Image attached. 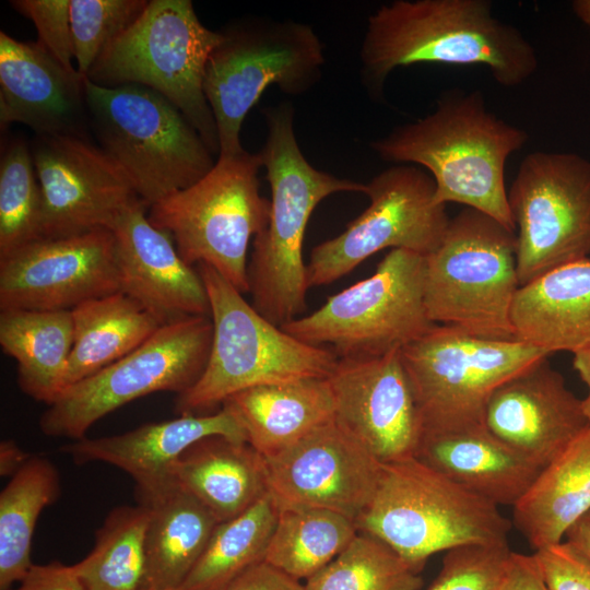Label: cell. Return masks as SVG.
I'll return each mask as SVG.
<instances>
[{
  "label": "cell",
  "instance_id": "obj_1",
  "mask_svg": "<svg viewBox=\"0 0 590 590\" xmlns=\"http://www.w3.org/2000/svg\"><path fill=\"white\" fill-rule=\"evenodd\" d=\"M421 62L486 67L506 87L526 82L538 56L514 25L493 15L488 0H396L367 23L361 47V75L379 99L389 74Z\"/></svg>",
  "mask_w": 590,
  "mask_h": 590
},
{
  "label": "cell",
  "instance_id": "obj_2",
  "mask_svg": "<svg viewBox=\"0 0 590 590\" xmlns=\"http://www.w3.org/2000/svg\"><path fill=\"white\" fill-rule=\"evenodd\" d=\"M528 133L491 113L480 91L444 94L427 116L370 143L386 162L421 165L435 182V201L481 211L516 232L505 186L508 157Z\"/></svg>",
  "mask_w": 590,
  "mask_h": 590
},
{
  "label": "cell",
  "instance_id": "obj_3",
  "mask_svg": "<svg viewBox=\"0 0 590 590\" xmlns=\"http://www.w3.org/2000/svg\"><path fill=\"white\" fill-rule=\"evenodd\" d=\"M263 115L267 138L259 155L271 187L270 214L267 226L252 240L247 283L252 307L281 327L307 308L303 245L315 208L334 193H364L366 185L309 164L298 146L290 103L267 107Z\"/></svg>",
  "mask_w": 590,
  "mask_h": 590
},
{
  "label": "cell",
  "instance_id": "obj_4",
  "mask_svg": "<svg viewBox=\"0 0 590 590\" xmlns=\"http://www.w3.org/2000/svg\"><path fill=\"white\" fill-rule=\"evenodd\" d=\"M355 524L421 573L439 552L508 544L512 522L496 504L410 457L382 463L373 498Z\"/></svg>",
  "mask_w": 590,
  "mask_h": 590
},
{
  "label": "cell",
  "instance_id": "obj_5",
  "mask_svg": "<svg viewBox=\"0 0 590 590\" xmlns=\"http://www.w3.org/2000/svg\"><path fill=\"white\" fill-rule=\"evenodd\" d=\"M197 269L209 297L212 345L198 381L176 396V413L211 414L248 388L330 375L338 362L332 350L305 343L266 319L213 268Z\"/></svg>",
  "mask_w": 590,
  "mask_h": 590
},
{
  "label": "cell",
  "instance_id": "obj_6",
  "mask_svg": "<svg viewBox=\"0 0 590 590\" xmlns=\"http://www.w3.org/2000/svg\"><path fill=\"white\" fill-rule=\"evenodd\" d=\"M223 40V32L200 22L190 0H152L85 78L105 87L139 84L154 90L185 115L212 153L220 152L203 82L209 58Z\"/></svg>",
  "mask_w": 590,
  "mask_h": 590
},
{
  "label": "cell",
  "instance_id": "obj_7",
  "mask_svg": "<svg viewBox=\"0 0 590 590\" xmlns=\"http://www.w3.org/2000/svg\"><path fill=\"white\" fill-rule=\"evenodd\" d=\"M84 93L99 146L121 166L149 208L213 168L212 152L201 135L154 90L139 84L105 87L85 78Z\"/></svg>",
  "mask_w": 590,
  "mask_h": 590
},
{
  "label": "cell",
  "instance_id": "obj_8",
  "mask_svg": "<svg viewBox=\"0 0 590 590\" xmlns=\"http://www.w3.org/2000/svg\"><path fill=\"white\" fill-rule=\"evenodd\" d=\"M520 284L516 232L464 208L425 256L424 304L429 320L469 333L515 338L511 307Z\"/></svg>",
  "mask_w": 590,
  "mask_h": 590
},
{
  "label": "cell",
  "instance_id": "obj_9",
  "mask_svg": "<svg viewBox=\"0 0 590 590\" xmlns=\"http://www.w3.org/2000/svg\"><path fill=\"white\" fill-rule=\"evenodd\" d=\"M261 167L259 153L219 155L203 178L152 204L148 214L188 264L213 268L243 294L248 293L250 240L270 214V201L260 194Z\"/></svg>",
  "mask_w": 590,
  "mask_h": 590
},
{
  "label": "cell",
  "instance_id": "obj_10",
  "mask_svg": "<svg viewBox=\"0 0 590 590\" xmlns=\"http://www.w3.org/2000/svg\"><path fill=\"white\" fill-rule=\"evenodd\" d=\"M209 58L203 88L215 119L220 152L243 151L247 113L270 85L300 95L321 76L323 46L308 24L283 20L246 22L228 32Z\"/></svg>",
  "mask_w": 590,
  "mask_h": 590
},
{
  "label": "cell",
  "instance_id": "obj_11",
  "mask_svg": "<svg viewBox=\"0 0 590 590\" xmlns=\"http://www.w3.org/2000/svg\"><path fill=\"white\" fill-rule=\"evenodd\" d=\"M424 278L425 256L391 249L371 275L281 328L305 343L332 350L338 358L400 351L436 324L427 317Z\"/></svg>",
  "mask_w": 590,
  "mask_h": 590
},
{
  "label": "cell",
  "instance_id": "obj_12",
  "mask_svg": "<svg viewBox=\"0 0 590 590\" xmlns=\"http://www.w3.org/2000/svg\"><path fill=\"white\" fill-rule=\"evenodd\" d=\"M211 317H190L162 326L139 347L63 389L39 418L49 437L79 440L98 420L141 397L191 388L211 351Z\"/></svg>",
  "mask_w": 590,
  "mask_h": 590
},
{
  "label": "cell",
  "instance_id": "obj_13",
  "mask_svg": "<svg viewBox=\"0 0 590 590\" xmlns=\"http://www.w3.org/2000/svg\"><path fill=\"white\" fill-rule=\"evenodd\" d=\"M424 429L483 423L494 389L543 356L516 338L475 335L435 324L400 351Z\"/></svg>",
  "mask_w": 590,
  "mask_h": 590
},
{
  "label": "cell",
  "instance_id": "obj_14",
  "mask_svg": "<svg viewBox=\"0 0 590 590\" xmlns=\"http://www.w3.org/2000/svg\"><path fill=\"white\" fill-rule=\"evenodd\" d=\"M520 286L590 256V161L576 153L528 154L507 191Z\"/></svg>",
  "mask_w": 590,
  "mask_h": 590
},
{
  "label": "cell",
  "instance_id": "obj_15",
  "mask_svg": "<svg viewBox=\"0 0 590 590\" xmlns=\"http://www.w3.org/2000/svg\"><path fill=\"white\" fill-rule=\"evenodd\" d=\"M369 204L338 236L315 246L307 263L310 287L331 284L386 248L426 256L441 241L449 217L435 201L425 170L394 165L366 184Z\"/></svg>",
  "mask_w": 590,
  "mask_h": 590
},
{
  "label": "cell",
  "instance_id": "obj_16",
  "mask_svg": "<svg viewBox=\"0 0 590 590\" xmlns=\"http://www.w3.org/2000/svg\"><path fill=\"white\" fill-rule=\"evenodd\" d=\"M31 152L42 191V237L110 229L140 199L121 166L83 135H36Z\"/></svg>",
  "mask_w": 590,
  "mask_h": 590
},
{
  "label": "cell",
  "instance_id": "obj_17",
  "mask_svg": "<svg viewBox=\"0 0 590 590\" xmlns=\"http://www.w3.org/2000/svg\"><path fill=\"white\" fill-rule=\"evenodd\" d=\"M116 292V239L107 228L40 237L0 259V310H71Z\"/></svg>",
  "mask_w": 590,
  "mask_h": 590
},
{
  "label": "cell",
  "instance_id": "obj_18",
  "mask_svg": "<svg viewBox=\"0 0 590 590\" xmlns=\"http://www.w3.org/2000/svg\"><path fill=\"white\" fill-rule=\"evenodd\" d=\"M264 460L268 493L279 509H327L354 522L371 500L382 465L334 420Z\"/></svg>",
  "mask_w": 590,
  "mask_h": 590
},
{
  "label": "cell",
  "instance_id": "obj_19",
  "mask_svg": "<svg viewBox=\"0 0 590 590\" xmlns=\"http://www.w3.org/2000/svg\"><path fill=\"white\" fill-rule=\"evenodd\" d=\"M400 351L338 358L327 377L334 422L381 463L413 457L424 432Z\"/></svg>",
  "mask_w": 590,
  "mask_h": 590
},
{
  "label": "cell",
  "instance_id": "obj_20",
  "mask_svg": "<svg viewBox=\"0 0 590 590\" xmlns=\"http://www.w3.org/2000/svg\"><path fill=\"white\" fill-rule=\"evenodd\" d=\"M543 356L506 379L488 397L483 424L541 469L590 426L582 400Z\"/></svg>",
  "mask_w": 590,
  "mask_h": 590
},
{
  "label": "cell",
  "instance_id": "obj_21",
  "mask_svg": "<svg viewBox=\"0 0 590 590\" xmlns=\"http://www.w3.org/2000/svg\"><path fill=\"white\" fill-rule=\"evenodd\" d=\"M146 206L137 200L110 228L116 239L120 292L161 326L210 317L209 297L198 269L180 257L168 233L151 224Z\"/></svg>",
  "mask_w": 590,
  "mask_h": 590
},
{
  "label": "cell",
  "instance_id": "obj_22",
  "mask_svg": "<svg viewBox=\"0 0 590 590\" xmlns=\"http://www.w3.org/2000/svg\"><path fill=\"white\" fill-rule=\"evenodd\" d=\"M85 78L68 71L38 40L0 33V123L21 122L36 135H83Z\"/></svg>",
  "mask_w": 590,
  "mask_h": 590
},
{
  "label": "cell",
  "instance_id": "obj_23",
  "mask_svg": "<svg viewBox=\"0 0 590 590\" xmlns=\"http://www.w3.org/2000/svg\"><path fill=\"white\" fill-rule=\"evenodd\" d=\"M413 457L497 506L514 507L542 470L483 423L424 429Z\"/></svg>",
  "mask_w": 590,
  "mask_h": 590
},
{
  "label": "cell",
  "instance_id": "obj_24",
  "mask_svg": "<svg viewBox=\"0 0 590 590\" xmlns=\"http://www.w3.org/2000/svg\"><path fill=\"white\" fill-rule=\"evenodd\" d=\"M134 495L149 511L144 590H178L220 521L167 473L135 483Z\"/></svg>",
  "mask_w": 590,
  "mask_h": 590
},
{
  "label": "cell",
  "instance_id": "obj_25",
  "mask_svg": "<svg viewBox=\"0 0 590 590\" xmlns=\"http://www.w3.org/2000/svg\"><path fill=\"white\" fill-rule=\"evenodd\" d=\"M214 435L247 441L235 414L222 405L211 414H182L173 420L146 423L122 434L84 437L60 450L76 464L104 462L115 465L139 483L165 474L187 448Z\"/></svg>",
  "mask_w": 590,
  "mask_h": 590
},
{
  "label": "cell",
  "instance_id": "obj_26",
  "mask_svg": "<svg viewBox=\"0 0 590 590\" xmlns=\"http://www.w3.org/2000/svg\"><path fill=\"white\" fill-rule=\"evenodd\" d=\"M516 339L547 355L590 345V259L574 261L520 286L511 307Z\"/></svg>",
  "mask_w": 590,
  "mask_h": 590
},
{
  "label": "cell",
  "instance_id": "obj_27",
  "mask_svg": "<svg viewBox=\"0 0 590 590\" xmlns=\"http://www.w3.org/2000/svg\"><path fill=\"white\" fill-rule=\"evenodd\" d=\"M166 473L220 522L240 515L268 493L264 457L247 441L221 435L192 444Z\"/></svg>",
  "mask_w": 590,
  "mask_h": 590
},
{
  "label": "cell",
  "instance_id": "obj_28",
  "mask_svg": "<svg viewBox=\"0 0 590 590\" xmlns=\"http://www.w3.org/2000/svg\"><path fill=\"white\" fill-rule=\"evenodd\" d=\"M247 442L261 456H273L333 420L334 403L327 378H306L256 386L227 398Z\"/></svg>",
  "mask_w": 590,
  "mask_h": 590
},
{
  "label": "cell",
  "instance_id": "obj_29",
  "mask_svg": "<svg viewBox=\"0 0 590 590\" xmlns=\"http://www.w3.org/2000/svg\"><path fill=\"white\" fill-rule=\"evenodd\" d=\"M512 508V524L534 550L563 541L590 512V426L540 471Z\"/></svg>",
  "mask_w": 590,
  "mask_h": 590
},
{
  "label": "cell",
  "instance_id": "obj_30",
  "mask_svg": "<svg viewBox=\"0 0 590 590\" xmlns=\"http://www.w3.org/2000/svg\"><path fill=\"white\" fill-rule=\"evenodd\" d=\"M0 345L17 364L22 392L48 405L63 389L73 345L71 310L2 309Z\"/></svg>",
  "mask_w": 590,
  "mask_h": 590
},
{
  "label": "cell",
  "instance_id": "obj_31",
  "mask_svg": "<svg viewBox=\"0 0 590 590\" xmlns=\"http://www.w3.org/2000/svg\"><path fill=\"white\" fill-rule=\"evenodd\" d=\"M71 315L73 345L63 389L122 358L162 327L122 292L86 300L72 308Z\"/></svg>",
  "mask_w": 590,
  "mask_h": 590
},
{
  "label": "cell",
  "instance_id": "obj_32",
  "mask_svg": "<svg viewBox=\"0 0 590 590\" xmlns=\"http://www.w3.org/2000/svg\"><path fill=\"white\" fill-rule=\"evenodd\" d=\"M52 462L32 456L0 494V590H10L31 567L32 540L43 509L60 496Z\"/></svg>",
  "mask_w": 590,
  "mask_h": 590
},
{
  "label": "cell",
  "instance_id": "obj_33",
  "mask_svg": "<svg viewBox=\"0 0 590 590\" xmlns=\"http://www.w3.org/2000/svg\"><path fill=\"white\" fill-rule=\"evenodd\" d=\"M278 515L267 493L240 515L220 522L178 590H226L246 570L264 562Z\"/></svg>",
  "mask_w": 590,
  "mask_h": 590
},
{
  "label": "cell",
  "instance_id": "obj_34",
  "mask_svg": "<svg viewBox=\"0 0 590 590\" xmlns=\"http://www.w3.org/2000/svg\"><path fill=\"white\" fill-rule=\"evenodd\" d=\"M355 522L320 508L279 509L264 562L297 580L309 579L353 540Z\"/></svg>",
  "mask_w": 590,
  "mask_h": 590
},
{
  "label": "cell",
  "instance_id": "obj_35",
  "mask_svg": "<svg viewBox=\"0 0 590 590\" xmlns=\"http://www.w3.org/2000/svg\"><path fill=\"white\" fill-rule=\"evenodd\" d=\"M148 521L139 504L110 510L90 554L72 565L85 590H144Z\"/></svg>",
  "mask_w": 590,
  "mask_h": 590
},
{
  "label": "cell",
  "instance_id": "obj_36",
  "mask_svg": "<svg viewBox=\"0 0 590 590\" xmlns=\"http://www.w3.org/2000/svg\"><path fill=\"white\" fill-rule=\"evenodd\" d=\"M380 540L357 532L324 568L306 580V590H420L423 578Z\"/></svg>",
  "mask_w": 590,
  "mask_h": 590
},
{
  "label": "cell",
  "instance_id": "obj_37",
  "mask_svg": "<svg viewBox=\"0 0 590 590\" xmlns=\"http://www.w3.org/2000/svg\"><path fill=\"white\" fill-rule=\"evenodd\" d=\"M42 191L31 146L14 139L0 161V259L42 237Z\"/></svg>",
  "mask_w": 590,
  "mask_h": 590
},
{
  "label": "cell",
  "instance_id": "obj_38",
  "mask_svg": "<svg viewBox=\"0 0 590 590\" xmlns=\"http://www.w3.org/2000/svg\"><path fill=\"white\" fill-rule=\"evenodd\" d=\"M143 0H70L75 69L86 76L96 60L144 11Z\"/></svg>",
  "mask_w": 590,
  "mask_h": 590
},
{
  "label": "cell",
  "instance_id": "obj_39",
  "mask_svg": "<svg viewBox=\"0 0 590 590\" xmlns=\"http://www.w3.org/2000/svg\"><path fill=\"white\" fill-rule=\"evenodd\" d=\"M510 553L508 544L452 548L427 590H499Z\"/></svg>",
  "mask_w": 590,
  "mask_h": 590
},
{
  "label": "cell",
  "instance_id": "obj_40",
  "mask_svg": "<svg viewBox=\"0 0 590 590\" xmlns=\"http://www.w3.org/2000/svg\"><path fill=\"white\" fill-rule=\"evenodd\" d=\"M12 7L33 21L38 42L70 72L73 67V42L70 0H15Z\"/></svg>",
  "mask_w": 590,
  "mask_h": 590
},
{
  "label": "cell",
  "instance_id": "obj_41",
  "mask_svg": "<svg viewBox=\"0 0 590 590\" xmlns=\"http://www.w3.org/2000/svg\"><path fill=\"white\" fill-rule=\"evenodd\" d=\"M532 557L548 590H590V558L569 541L534 550Z\"/></svg>",
  "mask_w": 590,
  "mask_h": 590
},
{
  "label": "cell",
  "instance_id": "obj_42",
  "mask_svg": "<svg viewBox=\"0 0 590 590\" xmlns=\"http://www.w3.org/2000/svg\"><path fill=\"white\" fill-rule=\"evenodd\" d=\"M10 590H85L73 566L60 562L33 565L19 586Z\"/></svg>",
  "mask_w": 590,
  "mask_h": 590
},
{
  "label": "cell",
  "instance_id": "obj_43",
  "mask_svg": "<svg viewBox=\"0 0 590 590\" xmlns=\"http://www.w3.org/2000/svg\"><path fill=\"white\" fill-rule=\"evenodd\" d=\"M226 590H306L305 585L278 569L261 562L239 576Z\"/></svg>",
  "mask_w": 590,
  "mask_h": 590
},
{
  "label": "cell",
  "instance_id": "obj_44",
  "mask_svg": "<svg viewBox=\"0 0 590 590\" xmlns=\"http://www.w3.org/2000/svg\"><path fill=\"white\" fill-rule=\"evenodd\" d=\"M499 590H548L532 555H509Z\"/></svg>",
  "mask_w": 590,
  "mask_h": 590
},
{
  "label": "cell",
  "instance_id": "obj_45",
  "mask_svg": "<svg viewBox=\"0 0 590 590\" xmlns=\"http://www.w3.org/2000/svg\"><path fill=\"white\" fill-rule=\"evenodd\" d=\"M32 457L25 452L13 439H5L0 444V474L14 475Z\"/></svg>",
  "mask_w": 590,
  "mask_h": 590
},
{
  "label": "cell",
  "instance_id": "obj_46",
  "mask_svg": "<svg viewBox=\"0 0 590 590\" xmlns=\"http://www.w3.org/2000/svg\"><path fill=\"white\" fill-rule=\"evenodd\" d=\"M573 354L574 368L577 370L580 378L588 387V394L582 400V408L590 424V345Z\"/></svg>",
  "mask_w": 590,
  "mask_h": 590
},
{
  "label": "cell",
  "instance_id": "obj_47",
  "mask_svg": "<svg viewBox=\"0 0 590 590\" xmlns=\"http://www.w3.org/2000/svg\"><path fill=\"white\" fill-rule=\"evenodd\" d=\"M565 539L590 558V512L578 520L566 533Z\"/></svg>",
  "mask_w": 590,
  "mask_h": 590
},
{
  "label": "cell",
  "instance_id": "obj_48",
  "mask_svg": "<svg viewBox=\"0 0 590 590\" xmlns=\"http://www.w3.org/2000/svg\"><path fill=\"white\" fill-rule=\"evenodd\" d=\"M574 13L589 27L590 30V0H577L573 4Z\"/></svg>",
  "mask_w": 590,
  "mask_h": 590
}]
</instances>
